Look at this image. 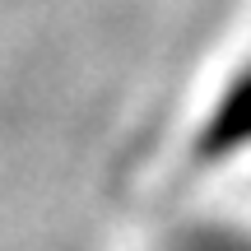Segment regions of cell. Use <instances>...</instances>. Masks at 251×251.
<instances>
[{"label": "cell", "instance_id": "cell-1", "mask_svg": "<svg viewBox=\"0 0 251 251\" xmlns=\"http://www.w3.org/2000/svg\"><path fill=\"white\" fill-rule=\"evenodd\" d=\"M242 140H251V79L219 107V121L205 135V149L209 153H228V144H242Z\"/></svg>", "mask_w": 251, "mask_h": 251}, {"label": "cell", "instance_id": "cell-2", "mask_svg": "<svg viewBox=\"0 0 251 251\" xmlns=\"http://www.w3.org/2000/svg\"><path fill=\"white\" fill-rule=\"evenodd\" d=\"M191 251H251V237H228V233H205L191 242Z\"/></svg>", "mask_w": 251, "mask_h": 251}]
</instances>
